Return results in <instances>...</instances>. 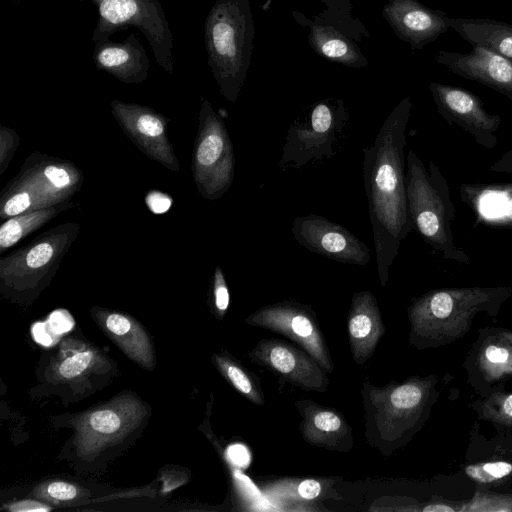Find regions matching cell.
<instances>
[{
    "label": "cell",
    "mask_w": 512,
    "mask_h": 512,
    "mask_svg": "<svg viewBox=\"0 0 512 512\" xmlns=\"http://www.w3.org/2000/svg\"><path fill=\"white\" fill-rule=\"evenodd\" d=\"M42 492L45 497L57 501H69L78 497L79 494L76 486L63 481L48 483Z\"/></svg>",
    "instance_id": "cell-36"
},
{
    "label": "cell",
    "mask_w": 512,
    "mask_h": 512,
    "mask_svg": "<svg viewBox=\"0 0 512 512\" xmlns=\"http://www.w3.org/2000/svg\"><path fill=\"white\" fill-rule=\"evenodd\" d=\"M80 230L76 222L59 224L1 257V292L13 300L35 299L55 276Z\"/></svg>",
    "instance_id": "cell-7"
},
{
    "label": "cell",
    "mask_w": 512,
    "mask_h": 512,
    "mask_svg": "<svg viewBox=\"0 0 512 512\" xmlns=\"http://www.w3.org/2000/svg\"><path fill=\"white\" fill-rule=\"evenodd\" d=\"M411 109L407 96L388 115L374 143L363 149V182L382 287L388 282L389 269L402 240L413 229L407 205L404 153Z\"/></svg>",
    "instance_id": "cell-1"
},
{
    "label": "cell",
    "mask_w": 512,
    "mask_h": 512,
    "mask_svg": "<svg viewBox=\"0 0 512 512\" xmlns=\"http://www.w3.org/2000/svg\"><path fill=\"white\" fill-rule=\"evenodd\" d=\"M349 124L350 114L342 99L330 97L313 103L291 123L278 166L301 168L312 160L334 157Z\"/></svg>",
    "instance_id": "cell-8"
},
{
    "label": "cell",
    "mask_w": 512,
    "mask_h": 512,
    "mask_svg": "<svg viewBox=\"0 0 512 512\" xmlns=\"http://www.w3.org/2000/svg\"><path fill=\"white\" fill-rule=\"evenodd\" d=\"M294 406L301 416L299 429L306 443L330 451L352 450V428L340 411L311 399L297 400Z\"/></svg>",
    "instance_id": "cell-21"
},
{
    "label": "cell",
    "mask_w": 512,
    "mask_h": 512,
    "mask_svg": "<svg viewBox=\"0 0 512 512\" xmlns=\"http://www.w3.org/2000/svg\"><path fill=\"white\" fill-rule=\"evenodd\" d=\"M20 144L17 132L5 125L0 126V175L8 168Z\"/></svg>",
    "instance_id": "cell-35"
},
{
    "label": "cell",
    "mask_w": 512,
    "mask_h": 512,
    "mask_svg": "<svg viewBox=\"0 0 512 512\" xmlns=\"http://www.w3.org/2000/svg\"><path fill=\"white\" fill-rule=\"evenodd\" d=\"M9 509L11 511H16V512H26V511H47L50 508L41 503L26 500V501H21V502L13 504L12 506L9 507Z\"/></svg>",
    "instance_id": "cell-43"
},
{
    "label": "cell",
    "mask_w": 512,
    "mask_h": 512,
    "mask_svg": "<svg viewBox=\"0 0 512 512\" xmlns=\"http://www.w3.org/2000/svg\"><path fill=\"white\" fill-rule=\"evenodd\" d=\"M386 332L377 299L368 290L355 292L347 316V335L354 362L364 365Z\"/></svg>",
    "instance_id": "cell-22"
},
{
    "label": "cell",
    "mask_w": 512,
    "mask_h": 512,
    "mask_svg": "<svg viewBox=\"0 0 512 512\" xmlns=\"http://www.w3.org/2000/svg\"><path fill=\"white\" fill-rule=\"evenodd\" d=\"M53 331L61 336L69 332L74 326L73 317L67 310L58 309L53 311L47 320Z\"/></svg>",
    "instance_id": "cell-38"
},
{
    "label": "cell",
    "mask_w": 512,
    "mask_h": 512,
    "mask_svg": "<svg viewBox=\"0 0 512 512\" xmlns=\"http://www.w3.org/2000/svg\"><path fill=\"white\" fill-rule=\"evenodd\" d=\"M77 203L59 205L23 212L6 219L0 226V253L16 245L32 232L50 222L58 214L74 208Z\"/></svg>",
    "instance_id": "cell-28"
},
{
    "label": "cell",
    "mask_w": 512,
    "mask_h": 512,
    "mask_svg": "<svg viewBox=\"0 0 512 512\" xmlns=\"http://www.w3.org/2000/svg\"><path fill=\"white\" fill-rule=\"evenodd\" d=\"M31 332L34 340L45 347L53 346L60 338V336L53 331L47 321L36 322L32 326Z\"/></svg>",
    "instance_id": "cell-39"
},
{
    "label": "cell",
    "mask_w": 512,
    "mask_h": 512,
    "mask_svg": "<svg viewBox=\"0 0 512 512\" xmlns=\"http://www.w3.org/2000/svg\"><path fill=\"white\" fill-rule=\"evenodd\" d=\"M191 170L199 194L209 201L222 198L235 176V154L228 130L205 99L198 116Z\"/></svg>",
    "instance_id": "cell-10"
},
{
    "label": "cell",
    "mask_w": 512,
    "mask_h": 512,
    "mask_svg": "<svg viewBox=\"0 0 512 512\" xmlns=\"http://www.w3.org/2000/svg\"><path fill=\"white\" fill-rule=\"evenodd\" d=\"M143 417V406L131 398H121L86 413L76 425L78 455L86 459L98 456L124 440Z\"/></svg>",
    "instance_id": "cell-14"
},
{
    "label": "cell",
    "mask_w": 512,
    "mask_h": 512,
    "mask_svg": "<svg viewBox=\"0 0 512 512\" xmlns=\"http://www.w3.org/2000/svg\"><path fill=\"white\" fill-rule=\"evenodd\" d=\"M489 170L496 173L512 174V145L507 152L501 155V157L489 167Z\"/></svg>",
    "instance_id": "cell-42"
},
{
    "label": "cell",
    "mask_w": 512,
    "mask_h": 512,
    "mask_svg": "<svg viewBox=\"0 0 512 512\" xmlns=\"http://www.w3.org/2000/svg\"><path fill=\"white\" fill-rule=\"evenodd\" d=\"M467 382L480 397L505 388L512 379V345L496 327H482L471 344L463 363Z\"/></svg>",
    "instance_id": "cell-17"
},
{
    "label": "cell",
    "mask_w": 512,
    "mask_h": 512,
    "mask_svg": "<svg viewBox=\"0 0 512 512\" xmlns=\"http://www.w3.org/2000/svg\"><path fill=\"white\" fill-rule=\"evenodd\" d=\"M497 332L512 345V329L496 326Z\"/></svg>",
    "instance_id": "cell-44"
},
{
    "label": "cell",
    "mask_w": 512,
    "mask_h": 512,
    "mask_svg": "<svg viewBox=\"0 0 512 512\" xmlns=\"http://www.w3.org/2000/svg\"><path fill=\"white\" fill-rule=\"evenodd\" d=\"M461 200L475 216V225L512 229V183H463Z\"/></svg>",
    "instance_id": "cell-24"
},
{
    "label": "cell",
    "mask_w": 512,
    "mask_h": 512,
    "mask_svg": "<svg viewBox=\"0 0 512 512\" xmlns=\"http://www.w3.org/2000/svg\"><path fill=\"white\" fill-rule=\"evenodd\" d=\"M145 203L154 214H164L172 206L173 199L169 194L152 189L145 196Z\"/></svg>",
    "instance_id": "cell-37"
},
{
    "label": "cell",
    "mask_w": 512,
    "mask_h": 512,
    "mask_svg": "<svg viewBox=\"0 0 512 512\" xmlns=\"http://www.w3.org/2000/svg\"><path fill=\"white\" fill-rule=\"evenodd\" d=\"M472 47L468 53L440 50L434 58L454 74L483 84L512 102V62L483 47Z\"/></svg>",
    "instance_id": "cell-20"
},
{
    "label": "cell",
    "mask_w": 512,
    "mask_h": 512,
    "mask_svg": "<svg viewBox=\"0 0 512 512\" xmlns=\"http://www.w3.org/2000/svg\"><path fill=\"white\" fill-rule=\"evenodd\" d=\"M14 1H19V0H14Z\"/></svg>",
    "instance_id": "cell-45"
},
{
    "label": "cell",
    "mask_w": 512,
    "mask_h": 512,
    "mask_svg": "<svg viewBox=\"0 0 512 512\" xmlns=\"http://www.w3.org/2000/svg\"><path fill=\"white\" fill-rule=\"evenodd\" d=\"M460 512H512V493L475 488L472 498L461 501Z\"/></svg>",
    "instance_id": "cell-32"
},
{
    "label": "cell",
    "mask_w": 512,
    "mask_h": 512,
    "mask_svg": "<svg viewBox=\"0 0 512 512\" xmlns=\"http://www.w3.org/2000/svg\"><path fill=\"white\" fill-rule=\"evenodd\" d=\"M96 316L108 335L131 359L148 369L153 368L151 342L136 321L116 312L97 311Z\"/></svg>",
    "instance_id": "cell-27"
},
{
    "label": "cell",
    "mask_w": 512,
    "mask_h": 512,
    "mask_svg": "<svg viewBox=\"0 0 512 512\" xmlns=\"http://www.w3.org/2000/svg\"><path fill=\"white\" fill-rule=\"evenodd\" d=\"M296 241L307 250L329 260L366 265L370 251L366 244L344 226L317 214L296 217L291 226Z\"/></svg>",
    "instance_id": "cell-18"
},
{
    "label": "cell",
    "mask_w": 512,
    "mask_h": 512,
    "mask_svg": "<svg viewBox=\"0 0 512 512\" xmlns=\"http://www.w3.org/2000/svg\"><path fill=\"white\" fill-rule=\"evenodd\" d=\"M110 110L125 135L143 154L172 172L180 171L168 137L166 116L152 107L118 99L111 101Z\"/></svg>",
    "instance_id": "cell-15"
},
{
    "label": "cell",
    "mask_w": 512,
    "mask_h": 512,
    "mask_svg": "<svg viewBox=\"0 0 512 512\" xmlns=\"http://www.w3.org/2000/svg\"><path fill=\"white\" fill-rule=\"evenodd\" d=\"M97 9L92 41L109 40L119 30L135 27L148 41L157 64L168 74L174 71L173 37L160 0H80Z\"/></svg>",
    "instance_id": "cell-9"
},
{
    "label": "cell",
    "mask_w": 512,
    "mask_h": 512,
    "mask_svg": "<svg viewBox=\"0 0 512 512\" xmlns=\"http://www.w3.org/2000/svg\"><path fill=\"white\" fill-rule=\"evenodd\" d=\"M461 501H451L434 497L420 507L421 512H460Z\"/></svg>",
    "instance_id": "cell-40"
},
{
    "label": "cell",
    "mask_w": 512,
    "mask_h": 512,
    "mask_svg": "<svg viewBox=\"0 0 512 512\" xmlns=\"http://www.w3.org/2000/svg\"><path fill=\"white\" fill-rule=\"evenodd\" d=\"M245 357L277 376L280 381L306 392L323 393L328 388V372L312 355L287 341L263 338Z\"/></svg>",
    "instance_id": "cell-13"
},
{
    "label": "cell",
    "mask_w": 512,
    "mask_h": 512,
    "mask_svg": "<svg viewBox=\"0 0 512 512\" xmlns=\"http://www.w3.org/2000/svg\"><path fill=\"white\" fill-rule=\"evenodd\" d=\"M406 196L413 229L423 240L445 260L470 264V257L453 239L456 210L447 179L433 161L427 170L412 150L406 156Z\"/></svg>",
    "instance_id": "cell-5"
},
{
    "label": "cell",
    "mask_w": 512,
    "mask_h": 512,
    "mask_svg": "<svg viewBox=\"0 0 512 512\" xmlns=\"http://www.w3.org/2000/svg\"><path fill=\"white\" fill-rule=\"evenodd\" d=\"M213 362L223 377L248 401L258 406L264 405L261 380L256 374L228 352L215 354Z\"/></svg>",
    "instance_id": "cell-29"
},
{
    "label": "cell",
    "mask_w": 512,
    "mask_h": 512,
    "mask_svg": "<svg viewBox=\"0 0 512 512\" xmlns=\"http://www.w3.org/2000/svg\"><path fill=\"white\" fill-rule=\"evenodd\" d=\"M438 113L450 125L469 133L474 141L493 149L498 143L496 132L501 118L486 111L482 100L473 92L433 81L428 86Z\"/></svg>",
    "instance_id": "cell-16"
},
{
    "label": "cell",
    "mask_w": 512,
    "mask_h": 512,
    "mask_svg": "<svg viewBox=\"0 0 512 512\" xmlns=\"http://www.w3.org/2000/svg\"><path fill=\"white\" fill-rule=\"evenodd\" d=\"M83 182L72 161L35 151L0 192V218L69 202Z\"/></svg>",
    "instance_id": "cell-6"
},
{
    "label": "cell",
    "mask_w": 512,
    "mask_h": 512,
    "mask_svg": "<svg viewBox=\"0 0 512 512\" xmlns=\"http://www.w3.org/2000/svg\"><path fill=\"white\" fill-rule=\"evenodd\" d=\"M447 22L472 46L483 47L512 62V24L490 18L449 16Z\"/></svg>",
    "instance_id": "cell-26"
},
{
    "label": "cell",
    "mask_w": 512,
    "mask_h": 512,
    "mask_svg": "<svg viewBox=\"0 0 512 512\" xmlns=\"http://www.w3.org/2000/svg\"><path fill=\"white\" fill-rule=\"evenodd\" d=\"M245 323L288 338L312 355L328 373L333 372L334 363L311 306L293 300L275 302L252 312Z\"/></svg>",
    "instance_id": "cell-11"
},
{
    "label": "cell",
    "mask_w": 512,
    "mask_h": 512,
    "mask_svg": "<svg viewBox=\"0 0 512 512\" xmlns=\"http://www.w3.org/2000/svg\"><path fill=\"white\" fill-rule=\"evenodd\" d=\"M95 363V353L91 350L75 352L63 359L58 367V375L62 379H75L89 371Z\"/></svg>",
    "instance_id": "cell-33"
},
{
    "label": "cell",
    "mask_w": 512,
    "mask_h": 512,
    "mask_svg": "<svg viewBox=\"0 0 512 512\" xmlns=\"http://www.w3.org/2000/svg\"><path fill=\"white\" fill-rule=\"evenodd\" d=\"M92 59L98 70L125 84H139L148 77L150 61L135 33L122 42L106 40L95 44Z\"/></svg>",
    "instance_id": "cell-23"
},
{
    "label": "cell",
    "mask_w": 512,
    "mask_h": 512,
    "mask_svg": "<svg viewBox=\"0 0 512 512\" xmlns=\"http://www.w3.org/2000/svg\"><path fill=\"white\" fill-rule=\"evenodd\" d=\"M436 374L413 375L402 382L377 386L365 379L360 395L364 407V438L389 457L420 432L439 399Z\"/></svg>",
    "instance_id": "cell-2"
},
{
    "label": "cell",
    "mask_w": 512,
    "mask_h": 512,
    "mask_svg": "<svg viewBox=\"0 0 512 512\" xmlns=\"http://www.w3.org/2000/svg\"><path fill=\"white\" fill-rule=\"evenodd\" d=\"M255 34L249 0H216L204 23L207 62L220 94L236 102L246 81Z\"/></svg>",
    "instance_id": "cell-4"
},
{
    "label": "cell",
    "mask_w": 512,
    "mask_h": 512,
    "mask_svg": "<svg viewBox=\"0 0 512 512\" xmlns=\"http://www.w3.org/2000/svg\"><path fill=\"white\" fill-rule=\"evenodd\" d=\"M322 486L316 479H304L297 486V492L300 498L304 500H313L320 496Z\"/></svg>",
    "instance_id": "cell-41"
},
{
    "label": "cell",
    "mask_w": 512,
    "mask_h": 512,
    "mask_svg": "<svg viewBox=\"0 0 512 512\" xmlns=\"http://www.w3.org/2000/svg\"><path fill=\"white\" fill-rule=\"evenodd\" d=\"M211 295L215 313L219 318H222L229 307L230 295L223 270L220 266H216L213 272Z\"/></svg>",
    "instance_id": "cell-34"
},
{
    "label": "cell",
    "mask_w": 512,
    "mask_h": 512,
    "mask_svg": "<svg viewBox=\"0 0 512 512\" xmlns=\"http://www.w3.org/2000/svg\"><path fill=\"white\" fill-rule=\"evenodd\" d=\"M470 407L478 420L489 422L495 430H512V391L503 388L484 398L479 397Z\"/></svg>",
    "instance_id": "cell-31"
},
{
    "label": "cell",
    "mask_w": 512,
    "mask_h": 512,
    "mask_svg": "<svg viewBox=\"0 0 512 512\" xmlns=\"http://www.w3.org/2000/svg\"><path fill=\"white\" fill-rule=\"evenodd\" d=\"M326 6L317 16L315 22L340 31L353 41H362L370 33L359 19L351 15L349 0H319Z\"/></svg>",
    "instance_id": "cell-30"
},
{
    "label": "cell",
    "mask_w": 512,
    "mask_h": 512,
    "mask_svg": "<svg viewBox=\"0 0 512 512\" xmlns=\"http://www.w3.org/2000/svg\"><path fill=\"white\" fill-rule=\"evenodd\" d=\"M512 296L509 286H472L430 290L407 308L408 341L417 350L438 348L463 338L477 314L494 321Z\"/></svg>",
    "instance_id": "cell-3"
},
{
    "label": "cell",
    "mask_w": 512,
    "mask_h": 512,
    "mask_svg": "<svg viewBox=\"0 0 512 512\" xmlns=\"http://www.w3.org/2000/svg\"><path fill=\"white\" fill-rule=\"evenodd\" d=\"M382 16L412 50L423 49L450 28L446 12L425 6L418 0H388Z\"/></svg>",
    "instance_id": "cell-19"
},
{
    "label": "cell",
    "mask_w": 512,
    "mask_h": 512,
    "mask_svg": "<svg viewBox=\"0 0 512 512\" xmlns=\"http://www.w3.org/2000/svg\"><path fill=\"white\" fill-rule=\"evenodd\" d=\"M460 468L475 488L512 493V430L487 437L475 421Z\"/></svg>",
    "instance_id": "cell-12"
},
{
    "label": "cell",
    "mask_w": 512,
    "mask_h": 512,
    "mask_svg": "<svg viewBox=\"0 0 512 512\" xmlns=\"http://www.w3.org/2000/svg\"><path fill=\"white\" fill-rule=\"evenodd\" d=\"M292 15L300 26L309 27L308 43L319 56L352 68L368 66L355 41L340 31L307 19L300 11L295 10Z\"/></svg>",
    "instance_id": "cell-25"
}]
</instances>
